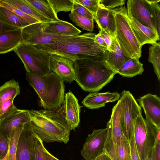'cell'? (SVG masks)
<instances>
[{"label":"cell","mask_w":160,"mask_h":160,"mask_svg":"<svg viewBox=\"0 0 160 160\" xmlns=\"http://www.w3.org/2000/svg\"><path fill=\"white\" fill-rule=\"evenodd\" d=\"M96 35L93 32L85 33L49 44L35 46L51 54H58L74 61H103L107 50L94 42Z\"/></svg>","instance_id":"1"},{"label":"cell","mask_w":160,"mask_h":160,"mask_svg":"<svg viewBox=\"0 0 160 160\" xmlns=\"http://www.w3.org/2000/svg\"><path fill=\"white\" fill-rule=\"evenodd\" d=\"M30 121L28 124L43 142H63L69 140V126L53 110H28Z\"/></svg>","instance_id":"2"},{"label":"cell","mask_w":160,"mask_h":160,"mask_svg":"<svg viewBox=\"0 0 160 160\" xmlns=\"http://www.w3.org/2000/svg\"><path fill=\"white\" fill-rule=\"evenodd\" d=\"M75 61V81L86 92L99 91L109 83L117 73L104 60Z\"/></svg>","instance_id":"3"},{"label":"cell","mask_w":160,"mask_h":160,"mask_svg":"<svg viewBox=\"0 0 160 160\" xmlns=\"http://www.w3.org/2000/svg\"><path fill=\"white\" fill-rule=\"evenodd\" d=\"M26 76L44 109L54 111L60 108L65 97V85L55 72L51 71L45 75L38 76L27 72Z\"/></svg>","instance_id":"4"},{"label":"cell","mask_w":160,"mask_h":160,"mask_svg":"<svg viewBox=\"0 0 160 160\" xmlns=\"http://www.w3.org/2000/svg\"><path fill=\"white\" fill-rule=\"evenodd\" d=\"M116 24L115 37L126 57L139 59L142 46L137 39L129 23L125 6L111 10Z\"/></svg>","instance_id":"5"},{"label":"cell","mask_w":160,"mask_h":160,"mask_svg":"<svg viewBox=\"0 0 160 160\" xmlns=\"http://www.w3.org/2000/svg\"><path fill=\"white\" fill-rule=\"evenodd\" d=\"M14 51L22 62L27 72L43 76L51 71L50 60L52 54L35 45L23 42Z\"/></svg>","instance_id":"6"},{"label":"cell","mask_w":160,"mask_h":160,"mask_svg":"<svg viewBox=\"0 0 160 160\" xmlns=\"http://www.w3.org/2000/svg\"><path fill=\"white\" fill-rule=\"evenodd\" d=\"M157 128L144 119L140 114L134 124V136L140 160H146L156 142Z\"/></svg>","instance_id":"7"},{"label":"cell","mask_w":160,"mask_h":160,"mask_svg":"<svg viewBox=\"0 0 160 160\" xmlns=\"http://www.w3.org/2000/svg\"><path fill=\"white\" fill-rule=\"evenodd\" d=\"M120 99L122 103L120 119L122 130L129 143L133 133L134 123L138 115L142 114V110L128 91H123L120 94Z\"/></svg>","instance_id":"8"},{"label":"cell","mask_w":160,"mask_h":160,"mask_svg":"<svg viewBox=\"0 0 160 160\" xmlns=\"http://www.w3.org/2000/svg\"><path fill=\"white\" fill-rule=\"evenodd\" d=\"M121 111L122 103L119 99L112 109L110 119L106 126L108 134L105 152L112 160H118L117 150L123 134L120 121Z\"/></svg>","instance_id":"9"},{"label":"cell","mask_w":160,"mask_h":160,"mask_svg":"<svg viewBox=\"0 0 160 160\" xmlns=\"http://www.w3.org/2000/svg\"><path fill=\"white\" fill-rule=\"evenodd\" d=\"M108 134L106 128L93 130L89 134L81 151V154L86 160H92L105 153Z\"/></svg>","instance_id":"10"},{"label":"cell","mask_w":160,"mask_h":160,"mask_svg":"<svg viewBox=\"0 0 160 160\" xmlns=\"http://www.w3.org/2000/svg\"><path fill=\"white\" fill-rule=\"evenodd\" d=\"M22 36L23 43L34 45L48 44L72 37L45 33L43 31L41 22L30 24L22 28Z\"/></svg>","instance_id":"11"},{"label":"cell","mask_w":160,"mask_h":160,"mask_svg":"<svg viewBox=\"0 0 160 160\" xmlns=\"http://www.w3.org/2000/svg\"><path fill=\"white\" fill-rule=\"evenodd\" d=\"M80 108L78 99L69 91L65 94L62 105L56 113L67 124L71 130H74L79 123Z\"/></svg>","instance_id":"12"},{"label":"cell","mask_w":160,"mask_h":160,"mask_svg":"<svg viewBox=\"0 0 160 160\" xmlns=\"http://www.w3.org/2000/svg\"><path fill=\"white\" fill-rule=\"evenodd\" d=\"M75 61L70 58L52 54L50 58L51 70L63 82L70 83L76 80Z\"/></svg>","instance_id":"13"},{"label":"cell","mask_w":160,"mask_h":160,"mask_svg":"<svg viewBox=\"0 0 160 160\" xmlns=\"http://www.w3.org/2000/svg\"><path fill=\"white\" fill-rule=\"evenodd\" d=\"M126 8L129 18H134L158 34L151 19L149 4L147 0H128Z\"/></svg>","instance_id":"14"},{"label":"cell","mask_w":160,"mask_h":160,"mask_svg":"<svg viewBox=\"0 0 160 160\" xmlns=\"http://www.w3.org/2000/svg\"><path fill=\"white\" fill-rule=\"evenodd\" d=\"M143 109L146 120L155 127L160 128V98L156 95L146 94L137 99Z\"/></svg>","instance_id":"15"},{"label":"cell","mask_w":160,"mask_h":160,"mask_svg":"<svg viewBox=\"0 0 160 160\" xmlns=\"http://www.w3.org/2000/svg\"><path fill=\"white\" fill-rule=\"evenodd\" d=\"M30 121L28 110L16 109L0 121V134L10 138L13 130Z\"/></svg>","instance_id":"16"},{"label":"cell","mask_w":160,"mask_h":160,"mask_svg":"<svg viewBox=\"0 0 160 160\" xmlns=\"http://www.w3.org/2000/svg\"><path fill=\"white\" fill-rule=\"evenodd\" d=\"M120 97V94L117 92H90L84 98L82 103L89 109H97L104 107L107 103L118 100Z\"/></svg>","instance_id":"17"},{"label":"cell","mask_w":160,"mask_h":160,"mask_svg":"<svg viewBox=\"0 0 160 160\" xmlns=\"http://www.w3.org/2000/svg\"><path fill=\"white\" fill-rule=\"evenodd\" d=\"M128 20L137 39L142 47L146 44H152L160 40L158 34L149 28L140 24L133 18H128Z\"/></svg>","instance_id":"18"},{"label":"cell","mask_w":160,"mask_h":160,"mask_svg":"<svg viewBox=\"0 0 160 160\" xmlns=\"http://www.w3.org/2000/svg\"><path fill=\"white\" fill-rule=\"evenodd\" d=\"M43 32L48 34L63 36H77L81 31L67 22H50L42 23Z\"/></svg>","instance_id":"19"},{"label":"cell","mask_w":160,"mask_h":160,"mask_svg":"<svg viewBox=\"0 0 160 160\" xmlns=\"http://www.w3.org/2000/svg\"><path fill=\"white\" fill-rule=\"evenodd\" d=\"M23 43L22 29L18 28L0 34V54L14 50Z\"/></svg>","instance_id":"20"},{"label":"cell","mask_w":160,"mask_h":160,"mask_svg":"<svg viewBox=\"0 0 160 160\" xmlns=\"http://www.w3.org/2000/svg\"><path fill=\"white\" fill-rule=\"evenodd\" d=\"M127 58L115 37L112 38L110 51L106 50L104 61L117 73Z\"/></svg>","instance_id":"21"},{"label":"cell","mask_w":160,"mask_h":160,"mask_svg":"<svg viewBox=\"0 0 160 160\" xmlns=\"http://www.w3.org/2000/svg\"><path fill=\"white\" fill-rule=\"evenodd\" d=\"M32 129L25 124L19 136L17 146L16 160H30V138Z\"/></svg>","instance_id":"22"},{"label":"cell","mask_w":160,"mask_h":160,"mask_svg":"<svg viewBox=\"0 0 160 160\" xmlns=\"http://www.w3.org/2000/svg\"><path fill=\"white\" fill-rule=\"evenodd\" d=\"M93 16L94 19L98 27L104 29L112 38L115 37V22L111 10L100 7L95 15Z\"/></svg>","instance_id":"23"},{"label":"cell","mask_w":160,"mask_h":160,"mask_svg":"<svg viewBox=\"0 0 160 160\" xmlns=\"http://www.w3.org/2000/svg\"><path fill=\"white\" fill-rule=\"evenodd\" d=\"M4 0L40 22L45 23L52 22L43 16L38 10L27 2L26 0Z\"/></svg>","instance_id":"24"},{"label":"cell","mask_w":160,"mask_h":160,"mask_svg":"<svg viewBox=\"0 0 160 160\" xmlns=\"http://www.w3.org/2000/svg\"><path fill=\"white\" fill-rule=\"evenodd\" d=\"M144 70L143 64L139 59L127 57L117 73L123 77L132 78L141 74Z\"/></svg>","instance_id":"25"},{"label":"cell","mask_w":160,"mask_h":160,"mask_svg":"<svg viewBox=\"0 0 160 160\" xmlns=\"http://www.w3.org/2000/svg\"><path fill=\"white\" fill-rule=\"evenodd\" d=\"M45 17L52 22H59V19L54 11L48 0H26Z\"/></svg>","instance_id":"26"},{"label":"cell","mask_w":160,"mask_h":160,"mask_svg":"<svg viewBox=\"0 0 160 160\" xmlns=\"http://www.w3.org/2000/svg\"><path fill=\"white\" fill-rule=\"evenodd\" d=\"M18 82L14 79L6 82L0 87V102L9 99H13L20 94Z\"/></svg>","instance_id":"27"},{"label":"cell","mask_w":160,"mask_h":160,"mask_svg":"<svg viewBox=\"0 0 160 160\" xmlns=\"http://www.w3.org/2000/svg\"><path fill=\"white\" fill-rule=\"evenodd\" d=\"M0 20L9 25L22 29L30 25L12 11L0 6Z\"/></svg>","instance_id":"28"},{"label":"cell","mask_w":160,"mask_h":160,"mask_svg":"<svg viewBox=\"0 0 160 160\" xmlns=\"http://www.w3.org/2000/svg\"><path fill=\"white\" fill-rule=\"evenodd\" d=\"M44 148L43 142L32 129L30 138V160H47L44 151Z\"/></svg>","instance_id":"29"},{"label":"cell","mask_w":160,"mask_h":160,"mask_svg":"<svg viewBox=\"0 0 160 160\" xmlns=\"http://www.w3.org/2000/svg\"><path fill=\"white\" fill-rule=\"evenodd\" d=\"M148 61L153 65L154 72L160 80V43L152 44L149 49Z\"/></svg>","instance_id":"30"},{"label":"cell","mask_w":160,"mask_h":160,"mask_svg":"<svg viewBox=\"0 0 160 160\" xmlns=\"http://www.w3.org/2000/svg\"><path fill=\"white\" fill-rule=\"evenodd\" d=\"M69 17L77 26L83 30L90 32L93 30V20L82 16L73 11L69 14Z\"/></svg>","instance_id":"31"},{"label":"cell","mask_w":160,"mask_h":160,"mask_svg":"<svg viewBox=\"0 0 160 160\" xmlns=\"http://www.w3.org/2000/svg\"><path fill=\"white\" fill-rule=\"evenodd\" d=\"M24 125L14 129L10 137L8 160H16V149L18 140Z\"/></svg>","instance_id":"32"},{"label":"cell","mask_w":160,"mask_h":160,"mask_svg":"<svg viewBox=\"0 0 160 160\" xmlns=\"http://www.w3.org/2000/svg\"><path fill=\"white\" fill-rule=\"evenodd\" d=\"M55 13L61 11H71L74 0H48Z\"/></svg>","instance_id":"33"},{"label":"cell","mask_w":160,"mask_h":160,"mask_svg":"<svg viewBox=\"0 0 160 160\" xmlns=\"http://www.w3.org/2000/svg\"><path fill=\"white\" fill-rule=\"evenodd\" d=\"M118 160H131L129 143L123 134L117 150Z\"/></svg>","instance_id":"34"},{"label":"cell","mask_w":160,"mask_h":160,"mask_svg":"<svg viewBox=\"0 0 160 160\" xmlns=\"http://www.w3.org/2000/svg\"><path fill=\"white\" fill-rule=\"evenodd\" d=\"M0 6L12 11L30 25L40 22L34 18L25 14L19 9L8 3L4 0H0Z\"/></svg>","instance_id":"35"},{"label":"cell","mask_w":160,"mask_h":160,"mask_svg":"<svg viewBox=\"0 0 160 160\" xmlns=\"http://www.w3.org/2000/svg\"><path fill=\"white\" fill-rule=\"evenodd\" d=\"M149 3V8L151 19L155 28L158 35H160V7L158 3L152 4Z\"/></svg>","instance_id":"36"},{"label":"cell","mask_w":160,"mask_h":160,"mask_svg":"<svg viewBox=\"0 0 160 160\" xmlns=\"http://www.w3.org/2000/svg\"><path fill=\"white\" fill-rule=\"evenodd\" d=\"M13 99L0 102V121L17 108L13 104Z\"/></svg>","instance_id":"37"},{"label":"cell","mask_w":160,"mask_h":160,"mask_svg":"<svg viewBox=\"0 0 160 160\" xmlns=\"http://www.w3.org/2000/svg\"><path fill=\"white\" fill-rule=\"evenodd\" d=\"M71 11L83 17L94 20L93 14L77 0H74L72 10Z\"/></svg>","instance_id":"38"},{"label":"cell","mask_w":160,"mask_h":160,"mask_svg":"<svg viewBox=\"0 0 160 160\" xmlns=\"http://www.w3.org/2000/svg\"><path fill=\"white\" fill-rule=\"evenodd\" d=\"M125 2V0H100L99 5L101 8L112 10L122 7Z\"/></svg>","instance_id":"39"},{"label":"cell","mask_w":160,"mask_h":160,"mask_svg":"<svg viewBox=\"0 0 160 160\" xmlns=\"http://www.w3.org/2000/svg\"><path fill=\"white\" fill-rule=\"evenodd\" d=\"M94 15L100 8V0H77Z\"/></svg>","instance_id":"40"},{"label":"cell","mask_w":160,"mask_h":160,"mask_svg":"<svg viewBox=\"0 0 160 160\" xmlns=\"http://www.w3.org/2000/svg\"><path fill=\"white\" fill-rule=\"evenodd\" d=\"M10 138L0 134V160L4 158L9 150Z\"/></svg>","instance_id":"41"},{"label":"cell","mask_w":160,"mask_h":160,"mask_svg":"<svg viewBox=\"0 0 160 160\" xmlns=\"http://www.w3.org/2000/svg\"><path fill=\"white\" fill-rule=\"evenodd\" d=\"M131 160H140L135 143L134 133L129 142Z\"/></svg>","instance_id":"42"},{"label":"cell","mask_w":160,"mask_h":160,"mask_svg":"<svg viewBox=\"0 0 160 160\" xmlns=\"http://www.w3.org/2000/svg\"><path fill=\"white\" fill-rule=\"evenodd\" d=\"M100 29L99 33L106 43L108 47V50L110 51V48L112 43V38L104 29L98 27Z\"/></svg>","instance_id":"43"},{"label":"cell","mask_w":160,"mask_h":160,"mask_svg":"<svg viewBox=\"0 0 160 160\" xmlns=\"http://www.w3.org/2000/svg\"><path fill=\"white\" fill-rule=\"evenodd\" d=\"M94 42L106 50H108L107 44L100 34L98 33L95 36Z\"/></svg>","instance_id":"44"},{"label":"cell","mask_w":160,"mask_h":160,"mask_svg":"<svg viewBox=\"0 0 160 160\" xmlns=\"http://www.w3.org/2000/svg\"><path fill=\"white\" fill-rule=\"evenodd\" d=\"M18 28L7 24L0 20V34L4 32Z\"/></svg>","instance_id":"45"},{"label":"cell","mask_w":160,"mask_h":160,"mask_svg":"<svg viewBox=\"0 0 160 160\" xmlns=\"http://www.w3.org/2000/svg\"><path fill=\"white\" fill-rule=\"evenodd\" d=\"M154 155L156 160H160V143L156 142L154 147Z\"/></svg>","instance_id":"46"},{"label":"cell","mask_w":160,"mask_h":160,"mask_svg":"<svg viewBox=\"0 0 160 160\" xmlns=\"http://www.w3.org/2000/svg\"><path fill=\"white\" fill-rule=\"evenodd\" d=\"M44 151L47 160H58L56 158L50 153L45 147L44 148Z\"/></svg>","instance_id":"47"},{"label":"cell","mask_w":160,"mask_h":160,"mask_svg":"<svg viewBox=\"0 0 160 160\" xmlns=\"http://www.w3.org/2000/svg\"><path fill=\"white\" fill-rule=\"evenodd\" d=\"M92 160H112L105 152Z\"/></svg>","instance_id":"48"},{"label":"cell","mask_w":160,"mask_h":160,"mask_svg":"<svg viewBox=\"0 0 160 160\" xmlns=\"http://www.w3.org/2000/svg\"><path fill=\"white\" fill-rule=\"evenodd\" d=\"M146 160H156L154 155V147L149 152Z\"/></svg>","instance_id":"49"},{"label":"cell","mask_w":160,"mask_h":160,"mask_svg":"<svg viewBox=\"0 0 160 160\" xmlns=\"http://www.w3.org/2000/svg\"><path fill=\"white\" fill-rule=\"evenodd\" d=\"M156 142L160 143V128L157 129L156 134Z\"/></svg>","instance_id":"50"},{"label":"cell","mask_w":160,"mask_h":160,"mask_svg":"<svg viewBox=\"0 0 160 160\" xmlns=\"http://www.w3.org/2000/svg\"><path fill=\"white\" fill-rule=\"evenodd\" d=\"M147 1L150 3L156 4L160 2V0H147Z\"/></svg>","instance_id":"51"},{"label":"cell","mask_w":160,"mask_h":160,"mask_svg":"<svg viewBox=\"0 0 160 160\" xmlns=\"http://www.w3.org/2000/svg\"><path fill=\"white\" fill-rule=\"evenodd\" d=\"M9 150L6 156L5 157V158H3L2 159L0 160H8V154H9Z\"/></svg>","instance_id":"52"},{"label":"cell","mask_w":160,"mask_h":160,"mask_svg":"<svg viewBox=\"0 0 160 160\" xmlns=\"http://www.w3.org/2000/svg\"><path fill=\"white\" fill-rule=\"evenodd\" d=\"M58 160H59L58 159Z\"/></svg>","instance_id":"53"}]
</instances>
